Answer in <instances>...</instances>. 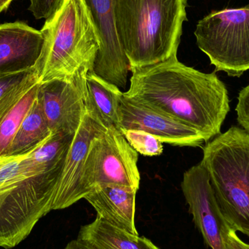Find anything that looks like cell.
<instances>
[{
  "label": "cell",
  "instance_id": "5",
  "mask_svg": "<svg viewBox=\"0 0 249 249\" xmlns=\"http://www.w3.org/2000/svg\"><path fill=\"white\" fill-rule=\"evenodd\" d=\"M218 206L229 228L249 236V133L232 126L203 148Z\"/></svg>",
  "mask_w": 249,
  "mask_h": 249
},
{
  "label": "cell",
  "instance_id": "4",
  "mask_svg": "<svg viewBox=\"0 0 249 249\" xmlns=\"http://www.w3.org/2000/svg\"><path fill=\"white\" fill-rule=\"evenodd\" d=\"M40 31L43 46L35 67L39 83L86 79L93 71L101 36L86 0H62Z\"/></svg>",
  "mask_w": 249,
  "mask_h": 249
},
{
  "label": "cell",
  "instance_id": "10",
  "mask_svg": "<svg viewBox=\"0 0 249 249\" xmlns=\"http://www.w3.org/2000/svg\"><path fill=\"white\" fill-rule=\"evenodd\" d=\"M121 129L143 130L173 146L197 147L205 142L190 126L127 97L124 92L120 107Z\"/></svg>",
  "mask_w": 249,
  "mask_h": 249
},
{
  "label": "cell",
  "instance_id": "19",
  "mask_svg": "<svg viewBox=\"0 0 249 249\" xmlns=\"http://www.w3.org/2000/svg\"><path fill=\"white\" fill-rule=\"evenodd\" d=\"M121 131L130 146L143 156H158L163 152L162 142L150 133L132 129H121Z\"/></svg>",
  "mask_w": 249,
  "mask_h": 249
},
{
  "label": "cell",
  "instance_id": "1",
  "mask_svg": "<svg viewBox=\"0 0 249 249\" xmlns=\"http://www.w3.org/2000/svg\"><path fill=\"white\" fill-rule=\"evenodd\" d=\"M130 71L127 97L190 126L206 143L220 134L230 99L215 71L207 74L187 67L177 55Z\"/></svg>",
  "mask_w": 249,
  "mask_h": 249
},
{
  "label": "cell",
  "instance_id": "28",
  "mask_svg": "<svg viewBox=\"0 0 249 249\" xmlns=\"http://www.w3.org/2000/svg\"><path fill=\"white\" fill-rule=\"evenodd\" d=\"M1 158H0V160H1Z\"/></svg>",
  "mask_w": 249,
  "mask_h": 249
},
{
  "label": "cell",
  "instance_id": "15",
  "mask_svg": "<svg viewBox=\"0 0 249 249\" xmlns=\"http://www.w3.org/2000/svg\"><path fill=\"white\" fill-rule=\"evenodd\" d=\"M86 86V113L105 129L120 130V107L124 92L93 71L87 74Z\"/></svg>",
  "mask_w": 249,
  "mask_h": 249
},
{
  "label": "cell",
  "instance_id": "24",
  "mask_svg": "<svg viewBox=\"0 0 249 249\" xmlns=\"http://www.w3.org/2000/svg\"><path fill=\"white\" fill-rule=\"evenodd\" d=\"M23 157L1 158L0 160V187L14 177L20 167Z\"/></svg>",
  "mask_w": 249,
  "mask_h": 249
},
{
  "label": "cell",
  "instance_id": "2",
  "mask_svg": "<svg viewBox=\"0 0 249 249\" xmlns=\"http://www.w3.org/2000/svg\"><path fill=\"white\" fill-rule=\"evenodd\" d=\"M74 134L54 133L22 158L13 178L0 187V247L14 248L52 211Z\"/></svg>",
  "mask_w": 249,
  "mask_h": 249
},
{
  "label": "cell",
  "instance_id": "17",
  "mask_svg": "<svg viewBox=\"0 0 249 249\" xmlns=\"http://www.w3.org/2000/svg\"><path fill=\"white\" fill-rule=\"evenodd\" d=\"M51 135L42 107L36 98L16 132L4 158L25 156L36 149Z\"/></svg>",
  "mask_w": 249,
  "mask_h": 249
},
{
  "label": "cell",
  "instance_id": "20",
  "mask_svg": "<svg viewBox=\"0 0 249 249\" xmlns=\"http://www.w3.org/2000/svg\"><path fill=\"white\" fill-rule=\"evenodd\" d=\"M36 74L35 69L13 74H0V105L26 80Z\"/></svg>",
  "mask_w": 249,
  "mask_h": 249
},
{
  "label": "cell",
  "instance_id": "7",
  "mask_svg": "<svg viewBox=\"0 0 249 249\" xmlns=\"http://www.w3.org/2000/svg\"><path fill=\"white\" fill-rule=\"evenodd\" d=\"M138 158L139 153L121 130L105 129L92 140L89 148L83 176L86 196L98 186H119L138 191L141 180Z\"/></svg>",
  "mask_w": 249,
  "mask_h": 249
},
{
  "label": "cell",
  "instance_id": "13",
  "mask_svg": "<svg viewBox=\"0 0 249 249\" xmlns=\"http://www.w3.org/2000/svg\"><path fill=\"white\" fill-rule=\"evenodd\" d=\"M43 42L41 31L23 22L0 24V74L34 70Z\"/></svg>",
  "mask_w": 249,
  "mask_h": 249
},
{
  "label": "cell",
  "instance_id": "21",
  "mask_svg": "<svg viewBox=\"0 0 249 249\" xmlns=\"http://www.w3.org/2000/svg\"><path fill=\"white\" fill-rule=\"evenodd\" d=\"M39 79L36 74H34L29 80H26L20 87L13 91L2 103L0 105V124L4 119L6 115L14 107L15 105L24 96L25 93L36 83H39Z\"/></svg>",
  "mask_w": 249,
  "mask_h": 249
},
{
  "label": "cell",
  "instance_id": "27",
  "mask_svg": "<svg viewBox=\"0 0 249 249\" xmlns=\"http://www.w3.org/2000/svg\"><path fill=\"white\" fill-rule=\"evenodd\" d=\"M13 1V0H0V13L7 10Z\"/></svg>",
  "mask_w": 249,
  "mask_h": 249
},
{
  "label": "cell",
  "instance_id": "18",
  "mask_svg": "<svg viewBox=\"0 0 249 249\" xmlns=\"http://www.w3.org/2000/svg\"><path fill=\"white\" fill-rule=\"evenodd\" d=\"M39 83L34 85L0 124V158H4L10 143L37 96Z\"/></svg>",
  "mask_w": 249,
  "mask_h": 249
},
{
  "label": "cell",
  "instance_id": "8",
  "mask_svg": "<svg viewBox=\"0 0 249 249\" xmlns=\"http://www.w3.org/2000/svg\"><path fill=\"white\" fill-rule=\"evenodd\" d=\"M181 187L205 244L212 249H225V238L231 229L222 216L201 162L184 172Z\"/></svg>",
  "mask_w": 249,
  "mask_h": 249
},
{
  "label": "cell",
  "instance_id": "22",
  "mask_svg": "<svg viewBox=\"0 0 249 249\" xmlns=\"http://www.w3.org/2000/svg\"><path fill=\"white\" fill-rule=\"evenodd\" d=\"M29 10L36 20L49 18L59 7L62 0H29Z\"/></svg>",
  "mask_w": 249,
  "mask_h": 249
},
{
  "label": "cell",
  "instance_id": "25",
  "mask_svg": "<svg viewBox=\"0 0 249 249\" xmlns=\"http://www.w3.org/2000/svg\"><path fill=\"white\" fill-rule=\"evenodd\" d=\"M225 249H249V244L242 241L232 230L225 237Z\"/></svg>",
  "mask_w": 249,
  "mask_h": 249
},
{
  "label": "cell",
  "instance_id": "9",
  "mask_svg": "<svg viewBox=\"0 0 249 249\" xmlns=\"http://www.w3.org/2000/svg\"><path fill=\"white\" fill-rule=\"evenodd\" d=\"M86 79L39 83V101L52 134H75L86 113Z\"/></svg>",
  "mask_w": 249,
  "mask_h": 249
},
{
  "label": "cell",
  "instance_id": "23",
  "mask_svg": "<svg viewBox=\"0 0 249 249\" xmlns=\"http://www.w3.org/2000/svg\"><path fill=\"white\" fill-rule=\"evenodd\" d=\"M235 111L238 124L249 133V85L240 91Z\"/></svg>",
  "mask_w": 249,
  "mask_h": 249
},
{
  "label": "cell",
  "instance_id": "11",
  "mask_svg": "<svg viewBox=\"0 0 249 249\" xmlns=\"http://www.w3.org/2000/svg\"><path fill=\"white\" fill-rule=\"evenodd\" d=\"M101 36L93 72L119 89L127 84L130 66L118 41L113 17V0H86Z\"/></svg>",
  "mask_w": 249,
  "mask_h": 249
},
{
  "label": "cell",
  "instance_id": "6",
  "mask_svg": "<svg viewBox=\"0 0 249 249\" xmlns=\"http://www.w3.org/2000/svg\"><path fill=\"white\" fill-rule=\"evenodd\" d=\"M197 47L215 67L230 77L249 70V4L213 10L199 20L195 31Z\"/></svg>",
  "mask_w": 249,
  "mask_h": 249
},
{
  "label": "cell",
  "instance_id": "3",
  "mask_svg": "<svg viewBox=\"0 0 249 249\" xmlns=\"http://www.w3.org/2000/svg\"><path fill=\"white\" fill-rule=\"evenodd\" d=\"M187 0H113L118 41L133 69L177 55Z\"/></svg>",
  "mask_w": 249,
  "mask_h": 249
},
{
  "label": "cell",
  "instance_id": "12",
  "mask_svg": "<svg viewBox=\"0 0 249 249\" xmlns=\"http://www.w3.org/2000/svg\"><path fill=\"white\" fill-rule=\"evenodd\" d=\"M105 130L86 113L67 153L52 211L67 209L84 198L83 176L89 148L92 140Z\"/></svg>",
  "mask_w": 249,
  "mask_h": 249
},
{
  "label": "cell",
  "instance_id": "26",
  "mask_svg": "<svg viewBox=\"0 0 249 249\" xmlns=\"http://www.w3.org/2000/svg\"><path fill=\"white\" fill-rule=\"evenodd\" d=\"M65 249H93L90 246L83 243L80 240L75 239L69 243Z\"/></svg>",
  "mask_w": 249,
  "mask_h": 249
},
{
  "label": "cell",
  "instance_id": "16",
  "mask_svg": "<svg viewBox=\"0 0 249 249\" xmlns=\"http://www.w3.org/2000/svg\"><path fill=\"white\" fill-rule=\"evenodd\" d=\"M77 239L93 249H160L148 238L116 228L99 216L81 227Z\"/></svg>",
  "mask_w": 249,
  "mask_h": 249
},
{
  "label": "cell",
  "instance_id": "14",
  "mask_svg": "<svg viewBox=\"0 0 249 249\" xmlns=\"http://www.w3.org/2000/svg\"><path fill=\"white\" fill-rule=\"evenodd\" d=\"M137 191L115 185L98 186L85 197L97 216L124 231L139 235L136 227Z\"/></svg>",
  "mask_w": 249,
  "mask_h": 249
}]
</instances>
